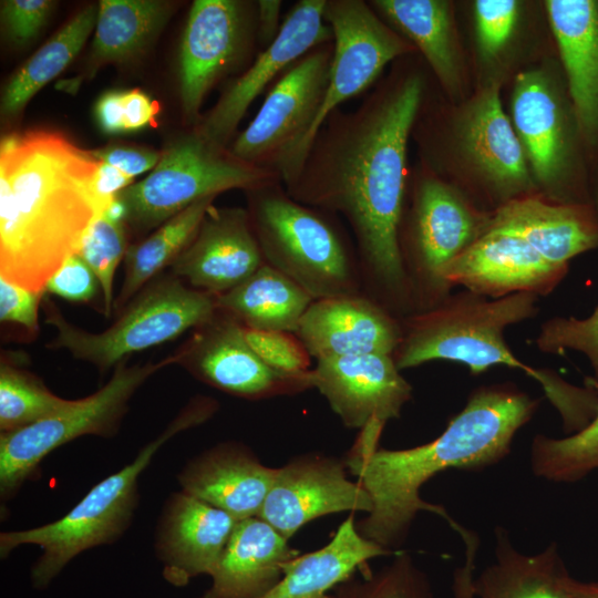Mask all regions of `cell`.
<instances>
[{
    "label": "cell",
    "instance_id": "cell-44",
    "mask_svg": "<svg viewBox=\"0 0 598 598\" xmlns=\"http://www.w3.org/2000/svg\"><path fill=\"white\" fill-rule=\"evenodd\" d=\"M44 292H35L0 277V320L23 328L29 336L39 332V309Z\"/></svg>",
    "mask_w": 598,
    "mask_h": 598
},
{
    "label": "cell",
    "instance_id": "cell-27",
    "mask_svg": "<svg viewBox=\"0 0 598 598\" xmlns=\"http://www.w3.org/2000/svg\"><path fill=\"white\" fill-rule=\"evenodd\" d=\"M259 517L239 520L202 598H260L281 579L300 551Z\"/></svg>",
    "mask_w": 598,
    "mask_h": 598
},
{
    "label": "cell",
    "instance_id": "cell-41",
    "mask_svg": "<svg viewBox=\"0 0 598 598\" xmlns=\"http://www.w3.org/2000/svg\"><path fill=\"white\" fill-rule=\"evenodd\" d=\"M244 336L258 358L271 370L291 377L310 374L311 355L295 333L244 327Z\"/></svg>",
    "mask_w": 598,
    "mask_h": 598
},
{
    "label": "cell",
    "instance_id": "cell-42",
    "mask_svg": "<svg viewBox=\"0 0 598 598\" xmlns=\"http://www.w3.org/2000/svg\"><path fill=\"white\" fill-rule=\"evenodd\" d=\"M55 6L50 0H4L1 1V21L11 43L24 47L45 25Z\"/></svg>",
    "mask_w": 598,
    "mask_h": 598
},
{
    "label": "cell",
    "instance_id": "cell-33",
    "mask_svg": "<svg viewBox=\"0 0 598 598\" xmlns=\"http://www.w3.org/2000/svg\"><path fill=\"white\" fill-rule=\"evenodd\" d=\"M215 196L192 204L127 248L121 290L113 310H121L143 287L169 268L194 238Z\"/></svg>",
    "mask_w": 598,
    "mask_h": 598
},
{
    "label": "cell",
    "instance_id": "cell-23",
    "mask_svg": "<svg viewBox=\"0 0 598 598\" xmlns=\"http://www.w3.org/2000/svg\"><path fill=\"white\" fill-rule=\"evenodd\" d=\"M238 522L183 491L171 494L154 538L163 577L171 585L183 587L194 577L210 576Z\"/></svg>",
    "mask_w": 598,
    "mask_h": 598
},
{
    "label": "cell",
    "instance_id": "cell-9",
    "mask_svg": "<svg viewBox=\"0 0 598 598\" xmlns=\"http://www.w3.org/2000/svg\"><path fill=\"white\" fill-rule=\"evenodd\" d=\"M411 190L399 243L413 312H417L440 305L452 293L444 270L489 229L493 212L480 209L426 167L416 175Z\"/></svg>",
    "mask_w": 598,
    "mask_h": 598
},
{
    "label": "cell",
    "instance_id": "cell-22",
    "mask_svg": "<svg viewBox=\"0 0 598 598\" xmlns=\"http://www.w3.org/2000/svg\"><path fill=\"white\" fill-rule=\"evenodd\" d=\"M265 264L248 210L213 206L169 272L193 288L219 296Z\"/></svg>",
    "mask_w": 598,
    "mask_h": 598
},
{
    "label": "cell",
    "instance_id": "cell-38",
    "mask_svg": "<svg viewBox=\"0 0 598 598\" xmlns=\"http://www.w3.org/2000/svg\"><path fill=\"white\" fill-rule=\"evenodd\" d=\"M125 223L102 213L92 221L79 255L95 274L101 286L102 311L109 318L113 311V282L116 269L127 251Z\"/></svg>",
    "mask_w": 598,
    "mask_h": 598
},
{
    "label": "cell",
    "instance_id": "cell-2",
    "mask_svg": "<svg viewBox=\"0 0 598 598\" xmlns=\"http://www.w3.org/2000/svg\"><path fill=\"white\" fill-rule=\"evenodd\" d=\"M539 403L540 399L511 382L482 385L431 442L403 450L351 448L344 458L347 470L372 502L371 512L357 523L359 533L399 551L417 513L427 511L443 517L467 547L474 546L468 530L442 506L422 499L420 488L443 471H477L505 458L516 433L532 420Z\"/></svg>",
    "mask_w": 598,
    "mask_h": 598
},
{
    "label": "cell",
    "instance_id": "cell-20",
    "mask_svg": "<svg viewBox=\"0 0 598 598\" xmlns=\"http://www.w3.org/2000/svg\"><path fill=\"white\" fill-rule=\"evenodd\" d=\"M569 267L543 258L516 234L489 228L444 270L453 289L497 299L516 292L539 297L550 293L567 276Z\"/></svg>",
    "mask_w": 598,
    "mask_h": 598
},
{
    "label": "cell",
    "instance_id": "cell-35",
    "mask_svg": "<svg viewBox=\"0 0 598 598\" xmlns=\"http://www.w3.org/2000/svg\"><path fill=\"white\" fill-rule=\"evenodd\" d=\"M530 468L537 477L556 483H574L598 470V411L582 430L566 437L536 434Z\"/></svg>",
    "mask_w": 598,
    "mask_h": 598
},
{
    "label": "cell",
    "instance_id": "cell-26",
    "mask_svg": "<svg viewBox=\"0 0 598 598\" xmlns=\"http://www.w3.org/2000/svg\"><path fill=\"white\" fill-rule=\"evenodd\" d=\"M489 228L516 234L547 261L561 267H569L573 258L598 248L595 205L557 204L530 195L493 210Z\"/></svg>",
    "mask_w": 598,
    "mask_h": 598
},
{
    "label": "cell",
    "instance_id": "cell-14",
    "mask_svg": "<svg viewBox=\"0 0 598 598\" xmlns=\"http://www.w3.org/2000/svg\"><path fill=\"white\" fill-rule=\"evenodd\" d=\"M258 41L257 1L195 0L179 48V97L188 124L197 125L214 85L248 58Z\"/></svg>",
    "mask_w": 598,
    "mask_h": 598
},
{
    "label": "cell",
    "instance_id": "cell-31",
    "mask_svg": "<svg viewBox=\"0 0 598 598\" xmlns=\"http://www.w3.org/2000/svg\"><path fill=\"white\" fill-rule=\"evenodd\" d=\"M313 301L300 286L268 264L216 296L217 309L245 328L292 333Z\"/></svg>",
    "mask_w": 598,
    "mask_h": 598
},
{
    "label": "cell",
    "instance_id": "cell-15",
    "mask_svg": "<svg viewBox=\"0 0 598 598\" xmlns=\"http://www.w3.org/2000/svg\"><path fill=\"white\" fill-rule=\"evenodd\" d=\"M323 17L332 31L333 54L324 101L307 152L333 111L367 91L389 63L416 52L405 38L377 14L368 1L327 0Z\"/></svg>",
    "mask_w": 598,
    "mask_h": 598
},
{
    "label": "cell",
    "instance_id": "cell-48",
    "mask_svg": "<svg viewBox=\"0 0 598 598\" xmlns=\"http://www.w3.org/2000/svg\"><path fill=\"white\" fill-rule=\"evenodd\" d=\"M126 132L142 130L154 120L156 109L150 96L138 89L123 91Z\"/></svg>",
    "mask_w": 598,
    "mask_h": 598
},
{
    "label": "cell",
    "instance_id": "cell-45",
    "mask_svg": "<svg viewBox=\"0 0 598 598\" xmlns=\"http://www.w3.org/2000/svg\"><path fill=\"white\" fill-rule=\"evenodd\" d=\"M93 156L134 178L152 171L159 162L162 153L148 148L111 145L92 151Z\"/></svg>",
    "mask_w": 598,
    "mask_h": 598
},
{
    "label": "cell",
    "instance_id": "cell-34",
    "mask_svg": "<svg viewBox=\"0 0 598 598\" xmlns=\"http://www.w3.org/2000/svg\"><path fill=\"white\" fill-rule=\"evenodd\" d=\"M97 13L99 4L83 8L14 72L2 92V116L18 115L43 86L69 66L94 30Z\"/></svg>",
    "mask_w": 598,
    "mask_h": 598
},
{
    "label": "cell",
    "instance_id": "cell-37",
    "mask_svg": "<svg viewBox=\"0 0 598 598\" xmlns=\"http://www.w3.org/2000/svg\"><path fill=\"white\" fill-rule=\"evenodd\" d=\"M332 592L334 598H435L427 575L403 550L378 570L361 567Z\"/></svg>",
    "mask_w": 598,
    "mask_h": 598
},
{
    "label": "cell",
    "instance_id": "cell-4",
    "mask_svg": "<svg viewBox=\"0 0 598 598\" xmlns=\"http://www.w3.org/2000/svg\"><path fill=\"white\" fill-rule=\"evenodd\" d=\"M539 296L516 292L492 299L466 289L440 305L401 318L402 338L393 353L400 371L431 361L462 363L472 374L494 365L523 371L540 384L558 411L564 431L582 430L598 411V391L569 383L549 369L524 363L509 349L505 330L536 317Z\"/></svg>",
    "mask_w": 598,
    "mask_h": 598
},
{
    "label": "cell",
    "instance_id": "cell-13",
    "mask_svg": "<svg viewBox=\"0 0 598 598\" xmlns=\"http://www.w3.org/2000/svg\"><path fill=\"white\" fill-rule=\"evenodd\" d=\"M499 86L501 81L487 80L455 113L448 130L453 154L494 210L513 199L538 195L523 146L504 112Z\"/></svg>",
    "mask_w": 598,
    "mask_h": 598
},
{
    "label": "cell",
    "instance_id": "cell-24",
    "mask_svg": "<svg viewBox=\"0 0 598 598\" xmlns=\"http://www.w3.org/2000/svg\"><path fill=\"white\" fill-rule=\"evenodd\" d=\"M316 360L355 354L393 355L401 319L374 299L359 295L315 300L295 332Z\"/></svg>",
    "mask_w": 598,
    "mask_h": 598
},
{
    "label": "cell",
    "instance_id": "cell-25",
    "mask_svg": "<svg viewBox=\"0 0 598 598\" xmlns=\"http://www.w3.org/2000/svg\"><path fill=\"white\" fill-rule=\"evenodd\" d=\"M276 472L246 445L223 442L190 460L177 480L183 492L243 520L258 516Z\"/></svg>",
    "mask_w": 598,
    "mask_h": 598
},
{
    "label": "cell",
    "instance_id": "cell-11",
    "mask_svg": "<svg viewBox=\"0 0 598 598\" xmlns=\"http://www.w3.org/2000/svg\"><path fill=\"white\" fill-rule=\"evenodd\" d=\"M171 364H174L172 354L157 362L128 364L125 360L113 369L110 380L89 396L69 400L63 408L29 426L0 432L1 501L16 496L55 448L84 435H115L137 390Z\"/></svg>",
    "mask_w": 598,
    "mask_h": 598
},
{
    "label": "cell",
    "instance_id": "cell-28",
    "mask_svg": "<svg viewBox=\"0 0 598 598\" xmlns=\"http://www.w3.org/2000/svg\"><path fill=\"white\" fill-rule=\"evenodd\" d=\"M377 14L419 51L453 97L463 87V59L453 4L445 0H371Z\"/></svg>",
    "mask_w": 598,
    "mask_h": 598
},
{
    "label": "cell",
    "instance_id": "cell-18",
    "mask_svg": "<svg viewBox=\"0 0 598 598\" xmlns=\"http://www.w3.org/2000/svg\"><path fill=\"white\" fill-rule=\"evenodd\" d=\"M327 0H300L283 19L277 38L255 56L228 86L195 130L212 143L227 147L250 104L278 75L312 49L331 42L323 12Z\"/></svg>",
    "mask_w": 598,
    "mask_h": 598
},
{
    "label": "cell",
    "instance_id": "cell-3",
    "mask_svg": "<svg viewBox=\"0 0 598 598\" xmlns=\"http://www.w3.org/2000/svg\"><path fill=\"white\" fill-rule=\"evenodd\" d=\"M99 165L92 151L62 133L32 130L0 144V277L44 292L79 254L100 215L91 192Z\"/></svg>",
    "mask_w": 598,
    "mask_h": 598
},
{
    "label": "cell",
    "instance_id": "cell-8",
    "mask_svg": "<svg viewBox=\"0 0 598 598\" xmlns=\"http://www.w3.org/2000/svg\"><path fill=\"white\" fill-rule=\"evenodd\" d=\"M265 262L315 300L358 295L347 246L318 210L292 199L281 182L246 192Z\"/></svg>",
    "mask_w": 598,
    "mask_h": 598
},
{
    "label": "cell",
    "instance_id": "cell-5",
    "mask_svg": "<svg viewBox=\"0 0 598 598\" xmlns=\"http://www.w3.org/2000/svg\"><path fill=\"white\" fill-rule=\"evenodd\" d=\"M217 409V401L209 396L190 399L131 463L95 484L64 516L39 527L2 532L0 557L7 558L22 545L39 546L42 553L30 578L34 588L44 589L79 554L116 542L132 523L138 506V480L153 456L168 440L203 424Z\"/></svg>",
    "mask_w": 598,
    "mask_h": 598
},
{
    "label": "cell",
    "instance_id": "cell-10",
    "mask_svg": "<svg viewBox=\"0 0 598 598\" xmlns=\"http://www.w3.org/2000/svg\"><path fill=\"white\" fill-rule=\"evenodd\" d=\"M275 182H281L276 172L236 158L228 147L212 143L194 128L162 153L144 179L115 198L124 206L125 225L145 233L203 198Z\"/></svg>",
    "mask_w": 598,
    "mask_h": 598
},
{
    "label": "cell",
    "instance_id": "cell-46",
    "mask_svg": "<svg viewBox=\"0 0 598 598\" xmlns=\"http://www.w3.org/2000/svg\"><path fill=\"white\" fill-rule=\"evenodd\" d=\"M133 183L134 178L122 173L120 169L99 162L91 181V192L99 213L102 214L115 196Z\"/></svg>",
    "mask_w": 598,
    "mask_h": 598
},
{
    "label": "cell",
    "instance_id": "cell-29",
    "mask_svg": "<svg viewBox=\"0 0 598 598\" xmlns=\"http://www.w3.org/2000/svg\"><path fill=\"white\" fill-rule=\"evenodd\" d=\"M399 551L363 537L351 513L327 545L291 559L281 579L260 598H334L332 590L369 560Z\"/></svg>",
    "mask_w": 598,
    "mask_h": 598
},
{
    "label": "cell",
    "instance_id": "cell-21",
    "mask_svg": "<svg viewBox=\"0 0 598 598\" xmlns=\"http://www.w3.org/2000/svg\"><path fill=\"white\" fill-rule=\"evenodd\" d=\"M544 7L585 143L598 207V0H548Z\"/></svg>",
    "mask_w": 598,
    "mask_h": 598
},
{
    "label": "cell",
    "instance_id": "cell-12",
    "mask_svg": "<svg viewBox=\"0 0 598 598\" xmlns=\"http://www.w3.org/2000/svg\"><path fill=\"white\" fill-rule=\"evenodd\" d=\"M332 41L293 63L269 90L248 126L228 147L236 158L274 171L281 183L301 166L329 83Z\"/></svg>",
    "mask_w": 598,
    "mask_h": 598
},
{
    "label": "cell",
    "instance_id": "cell-16",
    "mask_svg": "<svg viewBox=\"0 0 598 598\" xmlns=\"http://www.w3.org/2000/svg\"><path fill=\"white\" fill-rule=\"evenodd\" d=\"M311 381L341 422L360 430L354 445L364 450L379 446L385 424L398 419L412 398V385L390 354L319 359Z\"/></svg>",
    "mask_w": 598,
    "mask_h": 598
},
{
    "label": "cell",
    "instance_id": "cell-50",
    "mask_svg": "<svg viewBox=\"0 0 598 598\" xmlns=\"http://www.w3.org/2000/svg\"><path fill=\"white\" fill-rule=\"evenodd\" d=\"M564 598H598V581H580L567 573L561 582Z\"/></svg>",
    "mask_w": 598,
    "mask_h": 598
},
{
    "label": "cell",
    "instance_id": "cell-7",
    "mask_svg": "<svg viewBox=\"0 0 598 598\" xmlns=\"http://www.w3.org/2000/svg\"><path fill=\"white\" fill-rule=\"evenodd\" d=\"M41 307L44 322L55 332L47 348L64 350L101 373L117 367L133 353L193 331L218 311L216 296L193 288L171 272L159 275L143 287L117 311L112 324L99 332L69 321L45 293Z\"/></svg>",
    "mask_w": 598,
    "mask_h": 598
},
{
    "label": "cell",
    "instance_id": "cell-43",
    "mask_svg": "<svg viewBox=\"0 0 598 598\" xmlns=\"http://www.w3.org/2000/svg\"><path fill=\"white\" fill-rule=\"evenodd\" d=\"M44 293L72 302H91L101 295V286L92 269L75 254L48 281Z\"/></svg>",
    "mask_w": 598,
    "mask_h": 598
},
{
    "label": "cell",
    "instance_id": "cell-17",
    "mask_svg": "<svg viewBox=\"0 0 598 598\" xmlns=\"http://www.w3.org/2000/svg\"><path fill=\"white\" fill-rule=\"evenodd\" d=\"M174 364L230 395L261 400L312 388L311 372L291 377L268 368L244 336V327L221 311L192 331L174 352Z\"/></svg>",
    "mask_w": 598,
    "mask_h": 598
},
{
    "label": "cell",
    "instance_id": "cell-36",
    "mask_svg": "<svg viewBox=\"0 0 598 598\" xmlns=\"http://www.w3.org/2000/svg\"><path fill=\"white\" fill-rule=\"evenodd\" d=\"M69 400L50 391L43 381L2 355L0 362V432H11L29 426L56 410Z\"/></svg>",
    "mask_w": 598,
    "mask_h": 598
},
{
    "label": "cell",
    "instance_id": "cell-1",
    "mask_svg": "<svg viewBox=\"0 0 598 598\" xmlns=\"http://www.w3.org/2000/svg\"><path fill=\"white\" fill-rule=\"evenodd\" d=\"M425 79L396 68L352 111H333L283 187L298 203L350 225L377 301L393 315L414 311L399 231L409 172L408 145L424 102Z\"/></svg>",
    "mask_w": 598,
    "mask_h": 598
},
{
    "label": "cell",
    "instance_id": "cell-47",
    "mask_svg": "<svg viewBox=\"0 0 598 598\" xmlns=\"http://www.w3.org/2000/svg\"><path fill=\"white\" fill-rule=\"evenodd\" d=\"M94 116L103 133H125L123 91H109L103 93L94 105Z\"/></svg>",
    "mask_w": 598,
    "mask_h": 598
},
{
    "label": "cell",
    "instance_id": "cell-32",
    "mask_svg": "<svg viewBox=\"0 0 598 598\" xmlns=\"http://www.w3.org/2000/svg\"><path fill=\"white\" fill-rule=\"evenodd\" d=\"M171 2L102 0L90 52L91 74L106 63L128 61L143 52L172 16Z\"/></svg>",
    "mask_w": 598,
    "mask_h": 598
},
{
    "label": "cell",
    "instance_id": "cell-6",
    "mask_svg": "<svg viewBox=\"0 0 598 598\" xmlns=\"http://www.w3.org/2000/svg\"><path fill=\"white\" fill-rule=\"evenodd\" d=\"M511 121L538 195L557 204L595 205L587 152L559 60L515 76Z\"/></svg>",
    "mask_w": 598,
    "mask_h": 598
},
{
    "label": "cell",
    "instance_id": "cell-49",
    "mask_svg": "<svg viewBox=\"0 0 598 598\" xmlns=\"http://www.w3.org/2000/svg\"><path fill=\"white\" fill-rule=\"evenodd\" d=\"M281 6L279 0L257 1V35L258 42L265 49L279 34L282 27Z\"/></svg>",
    "mask_w": 598,
    "mask_h": 598
},
{
    "label": "cell",
    "instance_id": "cell-39",
    "mask_svg": "<svg viewBox=\"0 0 598 598\" xmlns=\"http://www.w3.org/2000/svg\"><path fill=\"white\" fill-rule=\"evenodd\" d=\"M474 34L480 61L501 63L514 45L523 23L524 3L516 0H477L473 3Z\"/></svg>",
    "mask_w": 598,
    "mask_h": 598
},
{
    "label": "cell",
    "instance_id": "cell-30",
    "mask_svg": "<svg viewBox=\"0 0 598 598\" xmlns=\"http://www.w3.org/2000/svg\"><path fill=\"white\" fill-rule=\"evenodd\" d=\"M495 558L472 584V598H564L568 573L556 543L527 555L517 550L506 529L496 528Z\"/></svg>",
    "mask_w": 598,
    "mask_h": 598
},
{
    "label": "cell",
    "instance_id": "cell-19",
    "mask_svg": "<svg viewBox=\"0 0 598 598\" xmlns=\"http://www.w3.org/2000/svg\"><path fill=\"white\" fill-rule=\"evenodd\" d=\"M371 509L369 494L348 478L344 460L308 453L277 467L257 517L289 540L315 518L341 512L369 514Z\"/></svg>",
    "mask_w": 598,
    "mask_h": 598
},
{
    "label": "cell",
    "instance_id": "cell-40",
    "mask_svg": "<svg viewBox=\"0 0 598 598\" xmlns=\"http://www.w3.org/2000/svg\"><path fill=\"white\" fill-rule=\"evenodd\" d=\"M535 344L540 352L563 354L567 350L582 353L592 370L586 385L598 391V305L586 318L556 316L539 327Z\"/></svg>",
    "mask_w": 598,
    "mask_h": 598
}]
</instances>
